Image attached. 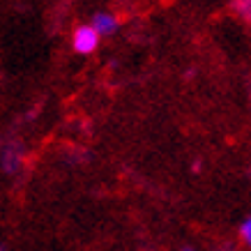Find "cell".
Here are the masks:
<instances>
[{
  "instance_id": "cell-1",
  "label": "cell",
  "mask_w": 251,
  "mask_h": 251,
  "mask_svg": "<svg viewBox=\"0 0 251 251\" xmlns=\"http://www.w3.org/2000/svg\"><path fill=\"white\" fill-rule=\"evenodd\" d=\"M99 35L92 25H81V28H76L74 30V39H72V44H74V51L81 55H90L97 51L99 46Z\"/></svg>"
},
{
  "instance_id": "cell-2",
  "label": "cell",
  "mask_w": 251,
  "mask_h": 251,
  "mask_svg": "<svg viewBox=\"0 0 251 251\" xmlns=\"http://www.w3.org/2000/svg\"><path fill=\"white\" fill-rule=\"evenodd\" d=\"M23 164V150H21V145L19 143H5L2 145V171L5 173H16L19 168H21Z\"/></svg>"
},
{
  "instance_id": "cell-3",
  "label": "cell",
  "mask_w": 251,
  "mask_h": 251,
  "mask_svg": "<svg viewBox=\"0 0 251 251\" xmlns=\"http://www.w3.org/2000/svg\"><path fill=\"white\" fill-rule=\"evenodd\" d=\"M90 25L101 37H108V35H113V32L118 30V19H115V14H111V12H95Z\"/></svg>"
},
{
  "instance_id": "cell-4",
  "label": "cell",
  "mask_w": 251,
  "mask_h": 251,
  "mask_svg": "<svg viewBox=\"0 0 251 251\" xmlns=\"http://www.w3.org/2000/svg\"><path fill=\"white\" fill-rule=\"evenodd\" d=\"M235 12L247 23H251V0H235Z\"/></svg>"
},
{
  "instance_id": "cell-5",
  "label": "cell",
  "mask_w": 251,
  "mask_h": 251,
  "mask_svg": "<svg viewBox=\"0 0 251 251\" xmlns=\"http://www.w3.org/2000/svg\"><path fill=\"white\" fill-rule=\"evenodd\" d=\"M240 237H242V242L247 244V249H251V214L242 221V226H240Z\"/></svg>"
},
{
  "instance_id": "cell-6",
  "label": "cell",
  "mask_w": 251,
  "mask_h": 251,
  "mask_svg": "<svg viewBox=\"0 0 251 251\" xmlns=\"http://www.w3.org/2000/svg\"><path fill=\"white\" fill-rule=\"evenodd\" d=\"M182 251H196L194 247H182Z\"/></svg>"
}]
</instances>
